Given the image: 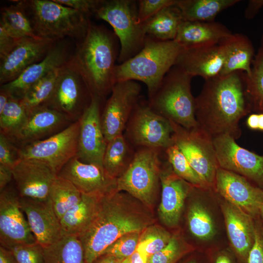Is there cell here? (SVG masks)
I'll use <instances>...</instances> for the list:
<instances>
[{
  "instance_id": "obj_19",
  "label": "cell",
  "mask_w": 263,
  "mask_h": 263,
  "mask_svg": "<svg viewBox=\"0 0 263 263\" xmlns=\"http://www.w3.org/2000/svg\"><path fill=\"white\" fill-rule=\"evenodd\" d=\"M57 176L69 181L83 194L102 196L117 191V179L110 176L103 167L82 162L76 156L63 166Z\"/></svg>"
},
{
  "instance_id": "obj_9",
  "label": "cell",
  "mask_w": 263,
  "mask_h": 263,
  "mask_svg": "<svg viewBox=\"0 0 263 263\" xmlns=\"http://www.w3.org/2000/svg\"><path fill=\"white\" fill-rule=\"evenodd\" d=\"M169 121L173 131V143L184 154L203 182L213 188L219 166L212 137L199 126L188 129Z\"/></svg>"
},
{
  "instance_id": "obj_13",
  "label": "cell",
  "mask_w": 263,
  "mask_h": 263,
  "mask_svg": "<svg viewBox=\"0 0 263 263\" xmlns=\"http://www.w3.org/2000/svg\"><path fill=\"white\" fill-rule=\"evenodd\" d=\"M141 91V85L134 80L117 82L113 86L101 114L107 143L123 134L127 122L140 101Z\"/></svg>"
},
{
  "instance_id": "obj_10",
  "label": "cell",
  "mask_w": 263,
  "mask_h": 263,
  "mask_svg": "<svg viewBox=\"0 0 263 263\" xmlns=\"http://www.w3.org/2000/svg\"><path fill=\"white\" fill-rule=\"evenodd\" d=\"M169 121L149 105L139 101L126 125L124 135L135 148L148 147L165 150L173 144Z\"/></svg>"
},
{
  "instance_id": "obj_38",
  "label": "cell",
  "mask_w": 263,
  "mask_h": 263,
  "mask_svg": "<svg viewBox=\"0 0 263 263\" xmlns=\"http://www.w3.org/2000/svg\"><path fill=\"white\" fill-rule=\"evenodd\" d=\"M60 67L51 71L33 85L20 100L27 114L35 108L43 105L50 97Z\"/></svg>"
},
{
  "instance_id": "obj_6",
  "label": "cell",
  "mask_w": 263,
  "mask_h": 263,
  "mask_svg": "<svg viewBox=\"0 0 263 263\" xmlns=\"http://www.w3.org/2000/svg\"><path fill=\"white\" fill-rule=\"evenodd\" d=\"M192 76L173 66L147 101L155 112L187 129L199 126L195 98L191 90Z\"/></svg>"
},
{
  "instance_id": "obj_17",
  "label": "cell",
  "mask_w": 263,
  "mask_h": 263,
  "mask_svg": "<svg viewBox=\"0 0 263 263\" xmlns=\"http://www.w3.org/2000/svg\"><path fill=\"white\" fill-rule=\"evenodd\" d=\"M216 195L230 249L237 263H248L249 253L255 241V219L217 193Z\"/></svg>"
},
{
  "instance_id": "obj_34",
  "label": "cell",
  "mask_w": 263,
  "mask_h": 263,
  "mask_svg": "<svg viewBox=\"0 0 263 263\" xmlns=\"http://www.w3.org/2000/svg\"><path fill=\"white\" fill-rule=\"evenodd\" d=\"M43 249L44 263H86L82 244L77 236H62Z\"/></svg>"
},
{
  "instance_id": "obj_11",
  "label": "cell",
  "mask_w": 263,
  "mask_h": 263,
  "mask_svg": "<svg viewBox=\"0 0 263 263\" xmlns=\"http://www.w3.org/2000/svg\"><path fill=\"white\" fill-rule=\"evenodd\" d=\"M79 120H76L59 132L43 140L21 145L20 159H33L49 167L57 175L78 151Z\"/></svg>"
},
{
  "instance_id": "obj_44",
  "label": "cell",
  "mask_w": 263,
  "mask_h": 263,
  "mask_svg": "<svg viewBox=\"0 0 263 263\" xmlns=\"http://www.w3.org/2000/svg\"><path fill=\"white\" fill-rule=\"evenodd\" d=\"M5 248L18 263H44L43 247L38 243L12 245Z\"/></svg>"
},
{
  "instance_id": "obj_43",
  "label": "cell",
  "mask_w": 263,
  "mask_h": 263,
  "mask_svg": "<svg viewBox=\"0 0 263 263\" xmlns=\"http://www.w3.org/2000/svg\"><path fill=\"white\" fill-rule=\"evenodd\" d=\"M140 232L126 234L118 239L104 252L103 255L124 259L130 257L136 249Z\"/></svg>"
},
{
  "instance_id": "obj_39",
  "label": "cell",
  "mask_w": 263,
  "mask_h": 263,
  "mask_svg": "<svg viewBox=\"0 0 263 263\" xmlns=\"http://www.w3.org/2000/svg\"><path fill=\"white\" fill-rule=\"evenodd\" d=\"M28 114L20 100L10 96L0 113V133L10 138H14L24 125Z\"/></svg>"
},
{
  "instance_id": "obj_61",
  "label": "cell",
  "mask_w": 263,
  "mask_h": 263,
  "mask_svg": "<svg viewBox=\"0 0 263 263\" xmlns=\"http://www.w3.org/2000/svg\"><path fill=\"white\" fill-rule=\"evenodd\" d=\"M260 215L262 219L263 220V205L260 208Z\"/></svg>"
},
{
  "instance_id": "obj_20",
  "label": "cell",
  "mask_w": 263,
  "mask_h": 263,
  "mask_svg": "<svg viewBox=\"0 0 263 263\" xmlns=\"http://www.w3.org/2000/svg\"><path fill=\"white\" fill-rule=\"evenodd\" d=\"M56 41L49 38H20L12 50L0 59V85L14 80L27 68L43 59Z\"/></svg>"
},
{
  "instance_id": "obj_60",
  "label": "cell",
  "mask_w": 263,
  "mask_h": 263,
  "mask_svg": "<svg viewBox=\"0 0 263 263\" xmlns=\"http://www.w3.org/2000/svg\"><path fill=\"white\" fill-rule=\"evenodd\" d=\"M121 263H131L130 257L124 259Z\"/></svg>"
},
{
  "instance_id": "obj_50",
  "label": "cell",
  "mask_w": 263,
  "mask_h": 263,
  "mask_svg": "<svg viewBox=\"0 0 263 263\" xmlns=\"http://www.w3.org/2000/svg\"><path fill=\"white\" fill-rule=\"evenodd\" d=\"M211 263H237L235 257L230 249L217 250L208 255Z\"/></svg>"
},
{
  "instance_id": "obj_51",
  "label": "cell",
  "mask_w": 263,
  "mask_h": 263,
  "mask_svg": "<svg viewBox=\"0 0 263 263\" xmlns=\"http://www.w3.org/2000/svg\"><path fill=\"white\" fill-rule=\"evenodd\" d=\"M263 7V0H249L244 10L245 18L253 19Z\"/></svg>"
},
{
  "instance_id": "obj_33",
  "label": "cell",
  "mask_w": 263,
  "mask_h": 263,
  "mask_svg": "<svg viewBox=\"0 0 263 263\" xmlns=\"http://www.w3.org/2000/svg\"><path fill=\"white\" fill-rule=\"evenodd\" d=\"M240 0H177L184 20L212 21L221 12Z\"/></svg>"
},
{
  "instance_id": "obj_16",
  "label": "cell",
  "mask_w": 263,
  "mask_h": 263,
  "mask_svg": "<svg viewBox=\"0 0 263 263\" xmlns=\"http://www.w3.org/2000/svg\"><path fill=\"white\" fill-rule=\"evenodd\" d=\"M23 213L17 189L7 186L0 191V245L6 247L37 243Z\"/></svg>"
},
{
  "instance_id": "obj_12",
  "label": "cell",
  "mask_w": 263,
  "mask_h": 263,
  "mask_svg": "<svg viewBox=\"0 0 263 263\" xmlns=\"http://www.w3.org/2000/svg\"><path fill=\"white\" fill-rule=\"evenodd\" d=\"M91 99L83 78L70 59L60 68L53 92L43 105L60 112L70 120L79 119Z\"/></svg>"
},
{
  "instance_id": "obj_41",
  "label": "cell",
  "mask_w": 263,
  "mask_h": 263,
  "mask_svg": "<svg viewBox=\"0 0 263 263\" xmlns=\"http://www.w3.org/2000/svg\"><path fill=\"white\" fill-rule=\"evenodd\" d=\"M171 237V235L163 228L150 227L140 235L136 249L149 258L166 246Z\"/></svg>"
},
{
  "instance_id": "obj_7",
  "label": "cell",
  "mask_w": 263,
  "mask_h": 263,
  "mask_svg": "<svg viewBox=\"0 0 263 263\" xmlns=\"http://www.w3.org/2000/svg\"><path fill=\"white\" fill-rule=\"evenodd\" d=\"M137 2L133 0H102L95 15L108 22L120 42L118 64L138 53L147 35L137 19Z\"/></svg>"
},
{
  "instance_id": "obj_25",
  "label": "cell",
  "mask_w": 263,
  "mask_h": 263,
  "mask_svg": "<svg viewBox=\"0 0 263 263\" xmlns=\"http://www.w3.org/2000/svg\"><path fill=\"white\" fill-rule=\"evenodd\" d=\"M225 59L221 43L183 48L174 66L191 76H198L205 80L220 75Z\"/></svg>"
},
{
  "instance_id": "obj_26",
  "label": "cell",
  "mask_w": 263,
  "mask_h": 263,
  "mask_svg": "<svg viewBox=\"0 0 263 263\" xmlns=\"http://www.w3.org/2000/svg\"><path fill=\"white\" fill-rule=\"evenodd\" d=\"M207 189L193 187L195 199L188 207L187 219L190 233L201 243V252L209 255L215 252L212 244L218 234V226L212 211L204 202Z\"/></svg>"
},
{
  "instance_id": "obj_28",
  "label": "cell",
  "mask_w": 263,
  "mask_h": 263,
  "mask_svg": "<svg viewBox=\"0 0 263 263\" xmlns=\"http://www.w3.org/2000/svg\"><path fill=\"white\" fill-rule=\"evenodd\" d=\"M233 33L215 20H183L179 25L175 40L183 48L220 43Z\"/></svg>"
},
{
  "instance_id": "obj_49",
  "label": "cell",
  "mask_w": 263,
  "mask_h": 263,
  "mask_svg": "<svg viewBox=\"0 0 263 263\" xmlns=\"http://www.w3.org/2000/svg\"><path fill=\"white\" fill-rule=\"evenodd\" d=\"M19 39L10 36L0 25V59L5 57L12 50Z\"/></svg>"
},
{
  "instance_id": "obj_47",
  "label": "cell",
  "mask_w": 263,
  "mask_h": 263,
  "mask_svg": "<svg viewBox=\"0 0 263 263\" xmlns=\"http://www.w3.org/2000/svg\"><path fill=\"white\" fill-rule=\"evenodd\" d=\"M255 241L249 253L248 263H263V220L259 216L255 219Z\"/></svg>"
},
{
  "instance_id": "obj_46",
  "label": "cell",
  "mask_w": 263,
  "mask_h": 263,
  "mask_svg": "<svg viewBox=\"0 0 263 263\" xmlns=\"http://www.w3.org/2000/svg\"><path fill=\"white\" fill-rule=\"evenodd\" d=\"M19 149L11 142L10 139L0 133V165L12 168L20 160Z\"/></svg>"
},
{
  "instance_id": "obj_1",
  "label": "cell",
  "mask_w": 263,
  "mask_h": 263,
  "mask_svg": "<svg viewBox=\"0 0 263 263\" xmlns=\"http://www.w3.org/2000/svg\"><path fill=\"white\" fill-rule=\"evenodd\" d=\"M199 126L213 138L222 134L235 140L242 135L239 123L252 113L244 87V73L218 75L205 80L195 98Z\"/></svg>"
},
{
  "instance_id": "obj_54",
  "label": "cell",
  "mask_w": 263,
  "mask_h": 263,
  "mask_svg": "<svg viewBox=\"0 0 263 263\" xmlns=\"http://www.w3.org/2000/svg\"><path fill=\"white\" fill-rule=\"evenodd\" d=\"M130 259L131 263H148L149 257L145 254L136 249Z\"/></svg>"
},
{
  "instance_id": "obj_4",
  "label": "cell",
  "mask_w": 263,
  "mask_h": 263,
  "mask_svg": "<svg viewBox=\"0 0 263 263\" xmlns=\"http://www.w3.org/2000/svg\"><path fill=\"white\" fill-rule=\"evenodd\" d=\"M183 49L174 40H160L147 36L144 46L138 53L116 65L115 82L126 80L143 82L147 87L149 97L174 65Z\"/></svg>"
},
{
  "instance_id": "obj_29",
  "label": "cell",
  "mask_w": 263,
  "mask_h": 263,
  "mask_svg": "<svg viewBox=\"0 0 263 263\" xmlns=\"http://www.w3.org/2000/svg\"><path fill=\"white\" fill-rule=\"evenodd\" d=\"M221 43L224 48L225 59L219 75H226L237 71L249 75L256 54L249 38L243 34L233 33Z\"/></svg>"
},
{
  "instance_id": "obj_23",
  "label": "cell",
  "mask_w": 263,
  "mask_h": 263,
  "mask_svg": "<svg viewBox=\"0 0 263 263\" xmlns=\"http://www.w3.org/2000/svg\"><path fill=\"white\" fill-rule=\"evenodd\" d=\"M20 204L38 244L46 247L62 238L60 221L49 198L39 200L20 197Z\"/></svg>"
},
{
  "instance_id": "obj_21",
  "label": "cell",
  "mask_w": 263,
  "mask_h": 263,
  "mask_svg": "<svg viewBox=\"0 0 263 263\" xmlns=\"http://www.w3.org/2000/svg\"><path fill=\"white\" fill-rule=\"evenodd\" d=\"M160 180L162 193L159 215L166 225L175 227L179 223L186 199L194 186L175 173L166 157L162 164Z\"/></svg>"
},
{
  "instance_id": "obj_62",
  "label": "cell",
  "mask_w": 263,
  "mask_h": 263,
  "mask_svg": "<svg viewBox=\"0 0 263 263\" xmlns=\"http://www.w3.org/2000/svg\"><path fill=\"white\" fill-rule=\"evenodd\" d=\"M261 47L263 48V35L262 37V39H261Z\"/></svg>"
},
{
  "instance_id": "obj_55",
  "label": "cell",
  "mask_w": 263,
  "mask_h": 263,
  "mask_svg": "<svg viewBox=\"0 0 263 263\" xmlns=\"http://www.w3.org/2000/svg\"><path fill=\"white\" fill-rule=\"evenodd\" d=\"M259 114L252 113L249 115L246 124L247 127L251 130H258Z\"/></svg>"
},
{
  "instance_id": "obj_37",
  "label": "cell",
  "mask_w": 263,
  "mask_h": 263,
  "mask_svg": "<svg viewBox=\"0 0 263 263\" xmlns=\"http://www.w3.org/2000/svg\"><path fill=\"white\" fill-rule=\"evenodd\" d=\"M82 195L71 182L57 176L51 186L49 198L59 221L67 211L81 200Z\"/></svg>"
},
{
  "instance_id": "obj_36",
  "label": "cell",
  "mask_w": 263,
  "mask_h": 263,
  "mask_svg": "<svg viewBox=\"0 0 263 263\" xmlns=\"http://www.w3.org/2000/svg\"><path fill=\"white\" fill-rule=\"evenodd\" d=\"M245 90L251 112L263 113V48L256 53L249 75L244 73Z\"/></svg>"
},
{
  "instance_id": "obj_45",
  "label": "cell",
  "mask_w": 263,
  "mask_h": 263,
  "mask_svg": "<svg viewBox=\"0 0 263 263\" xmlns=\"http://www.w3.org/2000/svg\"><path fill=\"white\" fill-rule=\"evenodd\" d=\"M177 0H139L137 1V19L143 24L165 7L176 3Z\"/></svg>"
},
{
  "instance_id": "obj_52",
  "label": "cell",
  "mask_w": 263,
  "mask_h": 263,
  "mask_svg": "<svg viewBox=\"0 0 263 263\" xmlns=\"http://www.w3.org/2000/svg\"><path fill=\"white\" fill-rule=\"evenodd\" d=\"M12 179V168L0 165V191L8 186Z\"/></svg>"
},
{
  "instance_id": "obj_59",
  "label": "cell",
  "mask_w": 263,
  "mask_h": 263,
  "mask_svg": "<svg viewBox=\"0 0 263 263\" xmlns=\"http://www.w3.org/2000/svg\"><path fill=\"white\" fill-rule=\"evenodd\" d=\"M259 114L258 130L263 132V113Z\"/></svg>"
},
{
  "instance_id": "obj_2",
  "label": "cell",
  "mask_w": 263,
  "mask_h": 263,
  "mask_svg": "<svg viewBox=\"0 0 263 263\" xmlns=\"http://www.w3.org/2000/svg\"><path fill=\"white\" fill-rule=\"evenodd\" d=\"M117 39L114 33L90 21L86 35L70 58L91 97L101 101L111 93L116 83L115 62L119 52Z\"/></svg>"
},
{
  "instance_id": "obj_30",
  "label": "cell",
  "mask_w": 263,
  "mask_h": 263,
  "mask_svg": "<svg viewBox=\"0 0 263 263\" xmlns=\"http://www.w3.org/2000/svg\"><path fill=\"white\" fill-rule=\"evenodd\" d=\"M101 197L82 194L81 200L60 220L63 236L79 237L84 232L94 217Z\"/></svg>"
},
{
  "instance_id": "obj_24",
  "label": "cell",
  "mask_w": 263,
  "mask_h": 263,
  "mask_svg": "<svg viewBox=\"0 0 263 263\" xmlns=\"http://www.w3.org/2000/svg\"><path fill=\"white\" fill-rule=\"evenodd\" d=\"M69 50L67 41L63 39L56 41L43 59L27 68L14 80L0 85V89L20 100L33 85L68 61L71 56Z\"/></svg>"
},
{
  "instance_id": "obj_27",
  "label": "cell",
  "mask_w": 263,
  "mask_h": 263,
  "mask_svg": "<svg viewBox=\"0 0 263 263\" xmlns=\"http://www.w3.org/2000/svg\"><path fill=\"white\" fill-rule=\"evenodd\" d=\"M69 120L60 112L42 105L28 114L24 125L14 139L21 145L46 139L65 129L63 127Z\"/></svg>"
},
{
  "instance_id": "obj_40",
  "label": "cell",
  "mask_w": 263,
  "mask_h": 263,
  "mask_svg": "<svg viewBox=\"0 0 263 263\" xmlns=\"http://www.w3.org/2000/svg\"><path fill=\"white\" fill-rule=\"evenodd\" d=\"M167 161L175 173L193 186L203 188H209L203 182L191 166L186 156L174 143L164 150Z\"/></svg>"
},
{
  "instance_id": "obj_53",
  "label": "cell",
  "mask_w": 263,
  "mask_h": 263,
  "mask_svg": "<svg viewBox=\"0 0 263 263\" xmlns=\"http://www.w3.org/2000/svg\"><path fill=\"white\" fill-rule=\"evenodd\" d=\"M0 263H18L11 252L1 245L0 246Z\"/></svg>"
},
{
  "instance_id": "obj_32",
  "label": "cell",
  "mask_w": 263,
  "mask_h": 263,
  "mask_svg": "<svg viewBox=\"0 0 263 263\" xmlns=\"http://www.w3.org/2000/svg\"><path fill=\"white\" fill-rule=\"evenodd\" d=\"M183 20L181 12L175 3L162 9L143 25L147 36L160 40H173Z\"/></svg>"
},
{
  "instance_id": "obj_42",
  "label": "cell",
  "mask_w": 263,
  "mask_h": 263,
  "mask_svg": "<svg viewBox=\"0 0 263 263\" xmlns=\"http://www.w3.org/2000/svg\"><path fill=\"white\" fill-rule=\"evenodd\" d=\"M194 249L179 237L173 235L166 246L149 258L148 263H176L183 256Z\"/></svg>"
},
{
  "instance_id": "obj_58",
  "label": "cell",
  "mask_w": 263,
  "mask_h": 263,
  "mask_svg": "<svg viewBox=\"0 0 263 263\" xmlns=\"http://www.w3.org/2000/svg\"><path fill=\"white\" fill-rule=\"evenodd\" d=\"M185 263H211L210 257L207 254L202 253L200 258H193Z\"/></svg>"
},
{
  "instance_id": "obj_57",
  "label": "cell",
  "mask_w": 263,
  "mask_h": 263,
  "mask_svg": "<svg viewBox=\"0 0 263 263\" xmlns=\"http://www.w3.org/2000/svg\"><path fill=\"white\" fill-rule=\"evenodd\" d=\"M10 95L4 91L1 90L0 91V113L2 112L6 107L9 99Z\"/></svg>"
},
{
  "instance_id": "obj_5",
  "label": "cell",
  "mask_w": 263,
  "mask_h": 263,
  "mask_svg": "<svg viewBox=\"0 0 263 263\" xmlns=\"http://www.w3.org/2000/svg\"><path fill=\"white\" fill-rule=\"evenodd\" d=\"M22 1L39 38L57 41L69 37L80 40L86 35L90 20L84 14L54 0Z\"/></svg>"
},
{
  "instance_id": "obj_18",
  "label": "cell",
  "mask_w": 263,
  "mask_h": 263,
  "mask_svg": "<svg viewBox=\"0 0 263 263\" xmlns=\"http://www.w3.org/2000/svg\"><path fill=\"white\" fill-rule=\"evenodd\" d=\"M89 106L79 119V132L76 157L82 162L103 167L102 161L107 145L101 122L100 102L92 96Z\"/></svg>"
},
{
  "instance_id": "obj_48",
  "label": "cell",
  "mask_w": 263,
  "mask_h": 263,
  "mask_svg": "<svg viewBox=\"0 0 263 263\" xmlns=\"http://www.w3.org/2000/svg\"><path fill=\"white\" fill-rule=\"evenodd\" d=\"M63 5L74 9L89 17L95 12L102 0H54Z\"/></svg>"
},
{
  "instance_id": "obj_22",
  "label": "cell",
  "mask_w": 263,
  "mask_h": 263,
  "mask_svg": "<svg viewBox=\"0 0 263 263\" xmlns=\"http://www.w3.org/2000/svg\"><path fill=\"white\" fill-rule=\"evenodd\" d=\"M13 180L20 197L45 200L57 174L49 167L33 159H20L12 168Z\"/></svg>"
},
{
  "instance_id": "obj_56",
  "label": "cell",
  "mask_w": 263,
  "mask_h": 263,
  "mask_svg": "<svg viewBox=\"0 0 263 263\" xmlns=\"http://www.w3.org/2000/svg\"><path fill=\"white\" fill-rule=\"evenodd\" d=\"M123 260L112 256L103 255L98 258L94 263H121Z\"/></svg>"
},
{
  "instance_id": "obj_15",
  "label": "cell",
  "mask_w": 263,
  "mask_h": 263,
  "mask_svg": "<svg viewBox=\"0 0 263 263\" xmlns=\"http://www.w3.org/2000/svg\"><path fill=\"white\" fill-rule=\"evenodd\" d=\"M213 188L222 198L254 219L260 216L263 188L252 184L245 177L219 167Z\"/></svg>"
},
{
  "instance_id": "obj_14",
  "label": "cell",
  "mask_w": 263,
  "mask_h": 263,
  "mask_svg": "<svg viewBox=\"0 0 263 263\" xmlns=\"http://www.w3.org/2000/svg\"><path fill=\"white\" fill-rule=\"evenodd\" d=\"M235 140L226 134L213 138L219 167L241 175L263 188V155L242 148Z\"/></svg>"
},
{
  "instance_id": "obj_8",
  "label": "cell",
  "mask_w": 263,
  "mask_h": 263,
  "mask_svg": "<svg viewBox=\"0 0 263 263\" xmlns=\"http://www.w3.org/2000/svg\"><path fill=\"white\" fill-rule=\"evenodd\" d=\"M164 150L156 148H135L133 159L127 170L117 179V191L125 190L141 201L150 204L159 184Z\"/></svg>"
},
{
  "instance_id": "obj_3",
  "label": "cell",
  "mask_w": 263,
  "mask_h": 263,
  "mask_svg": "<svg viewBox=\"0 0 263 263\" xmlns=\"http://www.w3.org/2000/svg\"><path fill=\"white\" fill-rule=\"evenodd\" d=\"M117 191L101 197L94 217L78 237L86 263H94L121 236L146 227L141 219L120 207Z\"/></svg>"
},
{
  "instance_id": "obj_35",
  "label": "cell",
  "mask_w": 263,
  "mask_h": 263,
  "mask_svg": "<svg viewBox=\"0 0 263 263\" xmlns=\"http://www.w3.org/2000/svg\"><path fill=\"white\" fill-rule=\"evenodd\" d=\"M0 25L10 36L16 38L27 37L42 38L35 33L22 0L1 8Z\"/></svg>"
},
{
  "instance_id": "obj_31",
  "label": "cell",
  "mask_w": 263,
  "mask_h": 263,
  "mask_svg": "<svg viewBox=\"0 0 263 263\" xmlns=\"http://www.w3.org/2000/svg\"><path fill=\"white\" fill-rule=\"evenodd\" d=\"M135 152V148L124 134L113 138L107 143L102 165L112 177L117 179L127 170Z\"/></svg>"
}]
</instances>
